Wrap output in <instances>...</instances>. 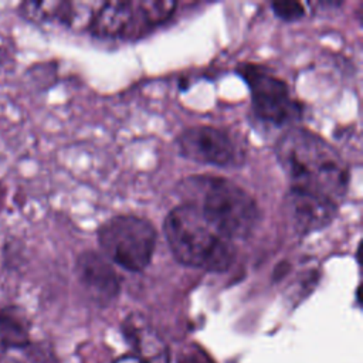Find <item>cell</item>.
Here are the masks:
<instances>
[{
	"mask_svg": "<svg viewBox=\"0 0 363 363\" xmlns=\"http://www.w3.org/2000/svg\"><path fill=\"white\" fill-rule=\"evenodd\" d=\"M123 333L128 342L135 347L136 356L143 359L145 362L162 359L164 346L162 340L156 336V333L140 320L139 316L132 315L123 322Z\"/></svg>",
	"mask_w": 363,
	"mask_h": 363,
	"instance_id": "cell-11",
	"label": "cell"
},
{
	"mask_svg": "<svg viewBox=\"0 0 363 363\" xmlns=\"http://www.w3.org/2000/svg\"><path fill=\"white\" fill-rule=\"evenodd\" d=\"M176 7L174 0L102 1L88 30L99 38H136L167 21Z\"/></svg>",
	"mask_w": 363,
	"mask_h": 363,
	"instance_id": "cell-4",
	"label": "cell"
},
{
	"mask_svg": "<svg viewBox=\"0 0 363 363\" xmlns=\"http://www.w3.org/2000/svg\"><path fill=\"white\" fill-rule=\"evenodd\" d=\"M75 274L82 288L98 305H109L121 292L119 275L112 262L101 252L82 251L75 261Z\"/></svg>",
	"mask_w": 363,
	"mask_h": 363,
	"instance_id": "cell-9",
	"label": "cell"
},
{
	"mask_svg": "<svg viewBox=\"0 0 363 363\" xmlns=\"http://www.w3.org/2000/svg\"><path fill=\"white\" fill-rule=\"evenodd\" d=\"M30 340V322L26 312L16 305L0 308V347H24Z\"/></svg>",
	"mask_w": 363,
	"mask_h": 363,
	"instance_id": "cell-12",
	"label": "cell"
},
{
	"mask_svg": "<svg viewBox=\"0 0 363 363\" xmlns=\"http://www.w3.org/2000/svg\"><path fill=\"white\" fill-rule=\"evenodd\" d=\"M9 58H10V54H9L7 48L0 45V65H4L9 61Z\"/></svg>",
	"mask_w": 363,
	"mask_h": 363,
	"instance_id": "cell-16",
	"label": "cell"
},
{
	"mask_svg": "<svg viewBox=\"0 0 363 363\" xmlns=\"http://www.w3.org/2000/svg\"><path fill=\"white\" fill-rule=\"evenodd\" d=\"M96 235L102 254L132 272H140L149 265L157 240L149 220L130 214L111 217L101 224Z\"/></svg>",
	"mask_w": 363,
	"mask_h": 363,
	"instance_id": "cell-5",
	"label": "cell"
},
{
	"mask_svg": "<svg viewBox=\"0 0 363 363\" xmlns=\"http://www.w3.org/2000/svg\"><path fill=\"white\" fill-rule=\"evenodd\" d=\"M4 200H6V189H4L3 183L0 182V210H1L3 206H4Z\"/></svg>",
	"mask_w": 363,
	"mask_h": 363,
	"instance_id": "cell-17",
	"label": "cell"
},
{
	"mask_svg": "<svg viewBox=\"0 0 363 363\" xmlns=\"http://www.w3.org/2000/svg\"><path fill=\"white\" fill-rule=\"evenodd\" d=\"M333 200L302 189L289 187L284 199V214L298 234H311L328 227L337 214Z\"/></svg>",
	"mask_w": 363,
	"mask_h": 363,
	"instance_id": "cell-8",
	"label": "cell"
},
{
	"mask_svg": "<svg viewBox=\"0 0 363 363\" xmlns=\"http://www.w3.org/2000/svg\"><path fill=\"white\" fill-rule=\"evenodd\" d=\"M237 72L250 86L252 111L261 121L275 126H295L302 116V105L291 95L284 79L254 64H242Z\"/></svg>",
	"mask_w": 363,
	"mask_h": 363,
	"instance_id": "cell-6",
	"label": "cell"
},
{
	"mask_svg": "<svg viewBox=\"0 0 363 363\" xmlns=\"http://www.w3.org/2000/svg\"><path fill=\"white\" fill-rule=\"evenodd\" d=\"M180 204L196 210L220 234L234 241L247 238L259 221L255 200L237 183L214 174H194L176 186Z\"/></svg>",
	"mask_w": 363,
	"mask_h": 363,
	"instance_id": "cell-2",
	"label": "cell"
},
{
	"mask_svg": "<svg viewBox=\"0 0 363 363\" xmlns=\"http://www.w3.org/2000/svg\"><path fill=\"white\" fill-rule=\"evenodd\" d=\"M101 4L102 1H23L18 14L34 23L55 21L68 28L88 30Z\"/></svg>",
	"mask_w": 363,
	"mask_h": 363,
	"instance_id": "cell-10",
	"label": "cell"
},
{
	"mask_svg": "<svg viewBox=\"0 0 363 363\" xmlns=\"http://www.w3.org/2000/svg\"><path fill=\"white\" fill-rule=\"evenodd\" d=\"M177 363H208V360L206 359V356L196 349H191L190 352H184L180 357Z\"/></svg>",
	"mask_w": 363,
	"mask_h": 363,
	"instance_id": "cell-14",
	"label": "cell"
},
{
	"mask_svg": "<svg viewBox=\"0 0 363 363\" xmlns=\"http://www.w3.org/2000/svg\"><path fill=\"white\" fill-rule=\"evenodd\" d=\"M163 233L173 257L186 267L223 272L235 259L234 241L220 234L196 210L184 204L167 213Z\"/></svg>",
	"mask_w": 363,
	"mask_h": 363,
	"instance_id": "cell-3",
	"label": "cell"
},
{
	"mask_svg": "<svg viewBox=\"0 0 363 363\" xmlns=\"http://www.w3.org/2000/svg\"><path fill=\"white\" fill-rule=\"evenodd\" d=\"M113 363H147V362H145V360L140 359L139 356L128 354V356H122V357L116 359Z\"/></svg>",
	"mask_w": 363,
	"mask_h": 363,
	"instance_id": "cell-15",
	"label": "cell"
},
{
	"mask_svg": "<svg viewBox=\"0 0 363 363\" xmlns=\"http://www.w3.org/2000/svg\"><path fill=\"white\" fill-rule=\"evenodd\" d=\"M275 156L291 187L325 196L337 204L346 196L349 167L340 153L320 135L291 126L277 140Z\"/></svg>",
	"mask_w": 363,
	"mask_h": 363,
	"instance_id": "cell-1",
	"label": "cell"
},
{
	"mask_svg": "<svg viewBox=\"0 0 363 363\" xmlns=\"http://www.w3.org/2000/svg\"><path fill=\"white\" fill-rule=\"evenodd\" d=\"M176 146L183 157L204 164L227 167L242 162V153L233 138L210 125L186 128L177 135Z\"/></svg>",
	"mask_w": 363,
	"mask_h": 363,
	"instance_id": "cell-7",
	"label": "cell"
},
{
	"mask_svg": "<svg viewBox=\"0 0 363 363\" xmlns=\"http://www.w3.org/2000/svg\"><path fill=\"white\" fill-rule=\"evenodd\" d=\"M272 10L284 21H296L305 16V7L299 1H274Z\"/></svg>",
	"mask_w": 363,
	"mask_h": 363,
	"instance_id": "cell-13",
	"label": "cell"
}]
</instances>
